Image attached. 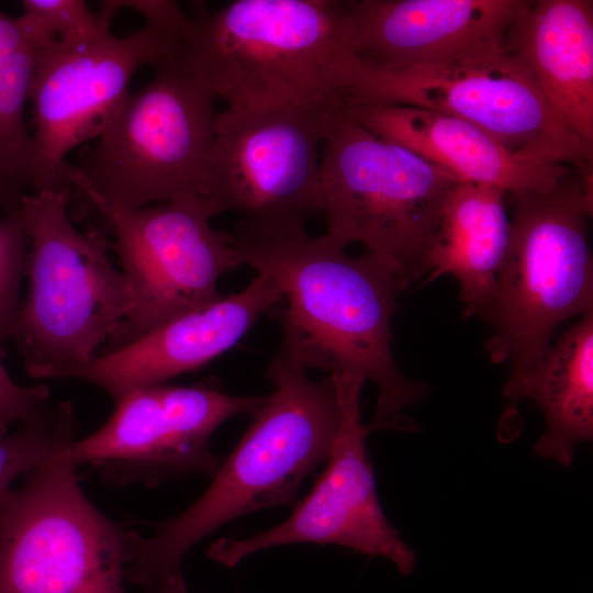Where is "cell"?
Returning a JSON list of instances; mask_svg holds the SVG:
<instances>
[{
  "instance_id": "1",
  "label": "cell",
  "mask_w": 593,
  "mask_h": 593,
  "mask_svg": "<svg viewBox=\"0 0 593 593\" xmlns=\"http://www.w3.org/2000/svg\"><path fill=\"white\" fill-rule=\"evenodd\" d=\"M232 236L242 264L271 279L286 301L272 362L369 380L379 394L371 432L412 429L402 412L423 400L427 385L405 377L392 354V315L410 284L403 273L373 254L348 255L325 234Z\"/></svg>"
},
{
  "instance_id": "2",
  "label": "cell",
  "mask_w": 593,
  "mask_h": 593,
  "mask_svg": "<svg viewBox=\"0 0 593 593\" xmlns=\"http://www.w3.org/2000/svg\"><path fill=\"white\" fill-rule=\"evenodd\" d=\"M267 377L272 393L205 492L152 536L126 533L125 578L146 593L183 577L187 552L222 525L265 508H293L303 481L327 461L342 419L333 377L314 381L275 362Z\"/></svg>"
},
{
  "instance_id": "3",
  "label": "cell",
  "mask_w": 593,
  "mask_h": 593,
  "mask_svg": "<svg viewBox=\"0 0 593 593\" xmlns=\"http://www.w3.org/2000/svg\"><path fill=\"white\" fill-rule=\"evenodd\" d=\"M353 1L234 0L197 5L176 59L232 111H261L346 89Z\"/></svg>"
},
{
  "instance_id": "4",
  "label": "cell",
  "mask_w": 593,
  "mask_h": 593,
  "mask_svg": "<svg viewBox=\"0 0 593 593\" xmlns=\"http://www.w3.org/2000/svg\"><path fill=\"white\" fill-rule=\"evenodd\" d=\"M68 190L26 193L20 211L30 246L29 292L11 332L34 378L58 379L93 359L130 314L131 286L110 259L112 242L72 223Z\"/></svg>"
},
{
  "instance_id": "5",
  "label": "cell",
  "mask_w": 593,
  "mask_h": 593,
  "mask_svg": "<svg viewBox=\"0 0 593 593\" xmlns=\"http://www.w3.org/2000/svg\"><path fill=\"white\" fill-rule=\"evenodd\" d=\"M511 195V242L484 347L491 361L518 371L541 359L562 322L593 312L592 170L550 191Z\"/></svg>"
},
{
  "instance_id": "6",
  "label": "cell",
  "mask_w": 593,
  "mask_h": 593,
  "mask_svg": "<svg viewBox=\"0 0 593 593\" xmlns=\"http://www.w3.org/2000/svg\"><path fill=\"white\" fill-rule=\"evenodd\" d=\"M130 92L110 127L72 165L71 191L137 209L204 195L215 138V97L170 57Z\"/></svg>"
},
{
  "instance_id": "7",
  "label": "cell",
  "mask_w": 593,
  "mask_h": 593,
  "mask_svg": "<svg viewBox=\"0 0 593 593\" xmlns=\"http://www.w3.org/2000/svg\"><path fill=\"white\" fill-rule=\"evenodd\" d=\"M337 94L321 157L325 235L344 248L365 245L411 283L424 276L444 201L458 180L348 119Z\"/></svg>"
},
{
  "instance_id": "8",
  "label": "cell",
  "mask_w": 593,
  "mask_h": 593,
  "mask_svg": "<svg viewBox=\"0 0 593 593\" xmlns=\"http://www.w3.org/2000/svg\"><path fill=\"white\" fill-rule=\"evenodd\" d=\"M344 90L458 118L516 154L577 169L592 167L593 146L555 111L505 41L444 60L396 68L369 67L355 57Z\"/></svg>"
},
{
  "instance_id": "9",
  "label": "cell",
  "mask_w": 593,
  "mask_h": 593,
  "mask_svg": "<svg viewBox=\"0 0 593 593\" xmlns=\"http://www.w3.org/2000/svg\"><path fill=\"white\" fill-rule=\"evenodd\" d=\"M337 93L261 111L217 113L203 198L216 215H239L233 233L289 235L305 231L306 222L322 213L320 147Z\"/></svg>"
},
{
  "instance_id": "10",
  "label": "cell",
  "mask_w": 593,
  "mask_h": 593,
  "mask_svg": "<svg viewBox=\"0 0 593 593\" xmlns=\"http://www.w3.org/2000/svg\"><path fill=\"white\" fill-rule=\"evenodd\" d=\"M64 448L12 492L0 593H125L126 532L88 499Z\"/></svg>"
},
{
  "instance_id": "11",
  "label": "cell",
  "mask_w": 593,
  "mask_h": 593,
  "mask_svg": "<svg viewBox=\"0 0 593 593\" xmlns=\"http://www.w3.org/2000/svg\"><path fill=\"white\" fill-rule=\"evenodd\" d=\"M85 203L112 232V249L134 299L102 354L215 302L223 296L217 288L221 276L243 265L232 234L211 225L216 213L202 197L137 209L99 200Z\"/></svg>"
},
{
  "instance_id": "12",
  "label": "cell",
  "mask_w": 593,
  "mask_h": 593,
  "mask_svg": "<svg viewBox=\"0 0 593 593\" xmlns=\"http://www.w3.org/2000/svg\"><path fill=\"white\" fill-rule=\"evenodd\" d=\"M171 57L150 26L123 36L111 30L78 43L49 37L41 47L30 101L33 105L35 167L31 192L71 191L66 156L99 138L130 94L132 77Z\"/></svg>"
},
{
  "instance_id": "13",
  "label": "cell",
  "mask_w": 593,
  "mask_h": 593,
  "mask_svg": "<svg viewBox=\"0 0 593 593\" xmlns=\"http://www.w3.org/2000/svg\"><path fill=\"white\" fill-rule=\"evenodd\" d=\"M266 396L234 395L209 381L141 388L115 402L99 429L75 439L64 452L116 484L154 486L192 473L213 478L223 459L211 449L212 434L233 416L253 415Z\"/></svg>"
},
{
  "instance_id": "14",
  "label": "cell",
  "mask_w": 593,
  "mask_h": 593,
  "mask_svg": "<svg viewBox=\"0 0 593 593\" xmlns=\"http://www.w3.org/2000/svg\"><path fill=\"white\" fill-rule=\"evenodd\" d=\"M340 406V426L324 471L284 522L246 538H221L208 557L230 568L248 556L292 544L337 545L390 560L403 575L414 570L415 553L389 523L380 505L361 419L365 380L332 376Z\"/></svg>"
},
{
  "instance_id": "15",
  "label": "cell",
  "mask_w": 593,
  "mask_h": 593,
  "mask_svg": "<svg viewBox=\"0 0 593 593\" xmlns=\"http://www.w3.org/2000/svg\"><path fill=\"white\" fill-rule=\"evenodd\" d=\"M281 301L278 286L257 273L242 291L175 317L133 343L64 371L58 379L90 382L115 403L134 390L203 367L237 344Z\"/></svg>"
},
{
  "instance_id": "16",
  "label": "cell",
  "mask_w": 593,
  "mask_h": 593,
  "mask_svg": "<svg viewBox=\"0 0 593 593\" xmlns=\"http://www.w3.org/2000/svg\"><path fill=\"white\" fill-rule=\"evenodd\" d=\"M339 110L377 137L402 146L459 182L510 194L545 192L568 178L567 165L513 153L469 122L415 107L376 101L342 90Z\"/></svg>"
},
{
  "instance_id": "17",
  "label": "cell",
  "mask_w": 593,
  "mask_h": 593,
  "mask_svg": "<svg viewBox=\"0 0 593 593\" xmlns=\"http://www.w3.org/2000/svg\"><path fill=\"white\" fill-rule=\"evenodd\" d=\"M526 0L353 1V53L369 67L435 63L504 42Z\"/></svg>"
},
{
  "instance_id": "18",
  "label": "cell",
  "mask_w": 593,
  "mask_h": 593,
  "mask_svg": "<svg viewBox=\"0 0 593 593\" xmlns=\"http://www.w3.org/2000/svg\"><path fill=\"white\" fill-rule=\"evenodd\" d=\"M505 44L555 111L593 146V1H528Z\"/></svg>"
},
{
  "instance_id": "19",
  "label": "cell",
  "mask_w": 593,
  "mask_h": 593,
  "mask_svg": "<svg viewBox=\"0 0 593 593\" xmlns=\"http://www.w3.org/2000/svg\"><path fill=\"white\" fill-rule=\"evenodd\" d=\"M507 192L501 188L456 182L448 192L429 246L427 282L451 275L460 286L463 316L486 318L511 242Z\"/></svg>"
},
{
  "instance_id": "20",
  "label": "cell",
  "mask_w": 593,
  "mask_h": 593,
  "mask_svg": "<svg viewBox=\"0 0 593 593\" xmlns=\"http://www.w3.org/2000/svg\"><path fill=\"white\" fill-rule=\"evenodd\" d=\"M503 396L537 403L546 429L535 454L569 466L577 445L593 437V312L581 316L536 363L511 371Z\"/></svg>"
},
{
  "instance_id": "21",
  "label": "cell",
  "mask_w": 593,
  "mask_h": 593,
  "mask_svg": "<svg viewBox=\"0 0 593 593\" xmlns=\"http://www.w3.org/2000/svg\"><path fill=\"white\" fill-rule=\"evenodd\" d=\"M49 37L34 18H12L0 10V178L23 193L31 188L35 167L25 104L38 52Z\"/></svg>"
},
{
  "instance_id": "22",
  "label": "cell",
  "mask_w": 593,
  "mask_h": 593,
  "mask_svg": "<svg viewBox=\"0 0 593 593\" xmlns=\"http://www.w3.org/2000/svg\"><path fill=\"white\" fill-rule=\"evenodd\" d=\"M76 430L72 404L64 401L0 437V528L15 482L72 443Z\"/></svg>"
},
{
  "instance_id": "23",
  "label": "cell",
  "mask_w": 593,
  "mask_h": 593,
  "mask_svg": "<svg viewBox=\"0 0 593 593\" xmlns=\"http://www.w3.org/2000/svg\"><path fill=\"white\" fill-rule=\"evenodd\" d=\"M30 237L20 208L0 217V347L11 336L20 309ZM1 350V349H0Z\"/></svg>"
},
{
  "instance_id": "24",
  "label": "cell",
  "mask_w": 593,
  "mask_h": 593,
  "mask_svg": "<svg viewBox=\"0 0 593 593\" xmlns=\"http://www.w3.org/2000/svg\"><path fill=\"white\" fill-rule=\"evenodd\" d=\"M22 8L61 43L82 42L110 30L111 20L93 13L82 0H23Z\"/></svg>"
},
{
  "instance_id": "25",
  "label": "cell",
  "mask_w": 593,
  "mask_h": 593,
  "mask_svg": "<svg viewBox=\"0 0 593 593\" xmlns=\"http://www.w3.org/2000/svg\"><path fill=\"white\" fill-rule=\"evenodd\" d=\"M120 9L139 13L147 26L154 29L166 42L171 57H176L189 15L172 0H107L101 2L100 14L111 20Z\"/></svg>"
},
{
  "instance_id": "26",
  "label": "cell",
  "mask_w": 593,
  "mask_h": 593,
  "mask_svg": "<svg viewBox=\"0 0 593 593\" xmlns=\"http://www.w3.org/2000/svg\"><path fill=\"white\" fill-rule=\"evenodd\" d=\"M52 403L47 387L16 383L0 357V437L7 435L13 424H22L36 418Z\"/></svg>"
},
{
  "instance_id": "27",
  "label": "cell",
  "mask_w": 593,
  "mask_h": 593,
  "mask_svg": "<svg viewBox=\"0 0 593 593\" xmlns=\"http://www.w3.org/2000/svg\"><path fill=\"white\" fill-rule=\"evenodd\" d=\"M25 194L9 186L0 178V206L3 208L4 212L19 209Z\"/></svg>"
},
{
  "instance_id": "28",
  "label": "cell",
  "mask_w": 593,
  "mask_h": 593,
  "mask_svg": "<svg viewBox=\"0 0 593 593\" xmlns=\"http://www.w3.org/2000/svg\"><path fill=\"white\" fill-rule=\"evenodd\" d=\"M156 593H188L184 582V578L177 579L167 583L165 586L159 589Z\"/></svg>"
}]
</instances>
